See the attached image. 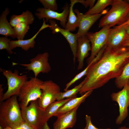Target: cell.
I'll return each instance as SVG.
<instances>
[{
	"label": "cell",
	"mask_w": 129,
	"mask_h": 129,
	"mask_svg": "<svg viewBox=\"0 0 129 129\" xmlns=\"http://www.w3.org/2000/svg\"></svg>",
	"instance_id": "cell-41"
},
{
	"label": "cell",
	"mask_w": 129,
	"mask_h": 129,
	"mask_svg": "<svg viewBox=\"0 0 129 129\" xmlns=\"http://www.w3.org/2000/svg\"><path fill=\"white\" fill-rule=\"evenodd\" d=\"M122 46L129 47V35H127Z\"/></svg>",
	"instance_id": "cell-33"
},
{
	"label": "cell",
	"mask_w": 129,
	"mask_h": 129,
	"mask_svg": "<svg viewBox=\"0 0 129 129\" xmlns=\"http://www.w3.org/2000/svg\"><path fill=\"white\" fill-rule=\"evenodd\" d=\"M69 7L68 4L66 3L63 8V11L61 13L44 8H38L36 10V12L35 13V15L39 20L45 18L46 22H48L53 19L59 20L61 26L65 28L69 13Z\"/></svg>",
	"instance_id": "cell-11"
},
{
	"label": "cell",
	"mask_w": 129,
	"mask_h": 129,
	"mask_svg": "<svg viewBox=\"0 0 129 129\" xmlns=\"http://www.w3.org/2000/svg\"><path fill=\"white\" fill-rule=\"evenodd\" d=\"M3 89L2 87V85H0V103L2 102L3 98L4 95Z\"/></svg>",
	"instance_id": "cell-34"
},
{
	"label": "cell",
	"mask_w": 129,
	"mask_h": 129,
	"mask_svg": "<svg viewBox=\"0 0 129 129\" xmlns=\"http://www.w3.org/2000/svg\"><path fill=\"white\" fill-rule=\"evenodd\" d=\"M3 129H13L12 128L9 126H7L4 128Z\"/></svg>",
	"instance_id": "cell-38"
},
{
	"label": "cell",
	"mask_w": 129,
	"mask_h": 129,
	"mask_svg": "<svg viewBox=\"0 0 129 129\" xmlns=\"http://www.w3.org/2000/svg\"><path fill=\"white\" fill-rule=\"evenodd\" d=\"M11 39L4 37H0V50L5 49L10 54H11L13 52L10 48L9 43Z\"/></svg>",
	"instance_id": "cell-29"
},
{
	"label": "cell",
	"mask_w": 129,
	"mask_h": 129,
	"mask_svg": "<svg viewBox=\"0 0 129 129\" xmlns=\"http://www.w3.org/2000/svg\"><path fill=\"white\" fill-rule=\"evenodd\" d=\"M75 4L79 3L81 4L85 7H90L92 8L94 5L96 0H74Z\"/></svg>",
	"instance_id": "cell-30"
},
{
	"label": "cell",
	"mask_w": 129,
	"mask_h": 129,
	"mask_svg": "<svg viewBox=\"0 0 129 129\" xmlns=\"http://www.w3.org/2000/svg\"><path fill=\"white\" fill-rule=\"evenodd\" d=\"M49 54L47 52L38 54L34 58L30 60V63L28 64H18L25 67L28 71H32L35 77L37 78L40 73H48L51 70V68L48 62Z\"/></svg>",
	"instance_id": "cell-10"
},
{
	"label": "cell",
	"mask_w": 129,
	"mask_h": 129,
	"mask_svg": "<svg viewBox=\"0 0 129 129\" xmlns=\"http://www.w3.org/2000/svg\"><path fill=\"white\" fill-rule=\"evenodd\" d=\"M113 101L117 102L119 107V114L115 120L116 124H121L128 116L129 107V86L127 85L122 89L111 95Z\"/></svg>",
	"instance_id": "cell-9"
},
{
	"label": "cell",
	"mask_w": 129,
	"mask_h": 129,
	"mask_svg": "<svg viewBox=\"0 0 129 129\" xmlns=\"http://www.w3.org/2000/svg\"></svg>",
	"instance_id": "cell-40"
},
{
	"label": "cell",
	"mask_w": 129,
	"mask_h": 129,
	"mask_svg": "<svg viewBox=\"0 0 129 129\" xmlns=\"http://www.w3.org/2000/svg\"><path fill=\"white\" fill-rule=\"evenodd\" d=\"M118 129H129V128H127L126 126H124L119 128Z\"/></svg>",
	"instance_id": "cell-37"
},
{
	"label": "cell",
	"mask_w": 129,
	"mask_h": 129,
	"mask_svg": "<svg viewBox=\"0 0 129 129\" xmlns=\"http://www.w3.org/2000/svg\"><path fill=\"white\" fill-rule=\"evenodd\" d=\"M43 82L38 78L33 77L24 83L17 95L21 108L27 107L30 102L40 98L42 93L41 86Z\"/></svg>",
	"instance_id": "cell-4"
},
{
	"label": "cell",
	"mask_w": 129,
	"mask_h": 129,
	"mask_svg": "<svg viewBox=\"0 0 129 129\" xmlns=\"http://www.w3.org/2000/svg\"><path fill=\"white\" fill-rule=\"evenodd\" d=\"M18 40H23L30 29L29 25L24 22L19 23L13 28Z\"/></svg>",
	"instance_id": "cell-27"
},
{
	"label": "cell",
	"mask_w": 129,
	"mask_h": 129,
	"mask_svg": "<svg viewBox=\"0 0 129 129\" xmlns=\"http://www.w3.org/2000/svg\"><path fill=\"white\" fill-rule=\"evenodd\" d=\"M2 74L6 78L8 88L4 94L2 101L6 100L12 96H17L20 89L27 80L26 74L21 76L18 75V71L17 70L13 72L11 70H6L0 69Z\"/></svg>",
	"instance_id": "cell-6"
},
{
	"label": "cell",
	"mask_w": 129,
	"mask_h": 129,
	"mask_svg": "<svg viewBox=\"0 0 129 129\" xmlns=\"http://www.w3.org/2000/svg\"><path fill=\"white\" fill-rule=\"evenodd\" d=\"M79 106L57 117L53 124L54 129H66L74 127L76 121V112Z\"/></svg>",
	"instance_id": "cell-15"
},
{
	"label": "cell",
	"mask_w": 129,
	"mask_h": 129,
	"mask_svg": "<svg viewBox=\"0 0 129 129\" xmlns=\"http://www.w3.org/2000/svg\"><path fill=\"white\" fill-rule=\"evenodd\" d=\"M113 0H98L95 4L89 9L85 14H100L105 10L107 6L111 5Z\"/></svg>",
	"instance_id": "cell-23"
},
{
	"label": "cell",
	"mask_w": 129,
	"mask_h": 129,
	"mask_svg": "<svg viewBox=\"0 0 129 129\" xmlns=\"http://www.w3.org/2000/svg\"><path fill=\"white\" fill-rule=\"evenodd\" d=\"M10 11L7 7L1 14L0 16V34L8 37H9L13 39L17 38L13 28L7 19V16Z\"/></svg>",
	"instance_id": "cell-19"
},
{
	"label": "cell",
	"mask_w": 129,
	"mask_h": 129,
	"mask_svg": "<svg viewBox=\"0 0 129 129\" xmlns=\"http://www.w3.org/2000/svg\"><path fill=\"white\" fill-rule=\"evenodd\" d=\"M74 12L79 19L78 30L76 33L78 38L86 35L96 22L102 15L106 14L108 11L105 10L101 13L96 14H83L77 9H75Z\"/></svg>",
	"instance_id": "cell-12"
},
{
	"label": "cell",
	"mask_w": 129,
	"mask_h": 129,
	"mask_svg": "<svg viewBox=\"0 0 129 129\" xmlns=\"http://www.w3.org/2000/svg\"><path fill=\"white\" fill-rule=\"evenodd\" d=\"M25 123L33 129H41L47 122L44 111L40 107L38 100L32 101L28 106L21 108Z\"/></svg>",
	"instance_id": "cell-5"
},
{
	"label": "cell",
	"mask_w": 129,
	"mask_h": 129,
	"mask_svg": "<svg viewBox=\"0 0 129 129\" xmlns=\"http://www.w3.org/2000/svg\"><path fill=\"white\" fill-rule=\"evenodd\" d=\"M85 81V79L79 84L75 86L73 88L68 90L64 92H60L56 99L57 101H59L64 99L65 98H69L76 97V94L79 92Z\"/></svg>",
	"instance_id": "cell-24"
},
{
	"label": "cell",
	"mask_w": 129,
	"mask_h": 129,
	"mask_svg": "<svg viewBox=\"0 0 129 129\" xmlns=\"http://www.w3.org/2000/svg\"><path fill=\"white\" fill-rule=\"evenodd\" d=\"M125 28L127 34L129 35V25L127 26Z\"/></svg>",
	"instance_id": "cell-36"
},
{
	"label": "cell",
	"mask_w": 129,
	"mask_h": 129,
	"mask_svg": "<svg viewBox=\"0 0 129 129\" xmlns=\"http://www.w3.org/2000/svg\"><path fill=\"white\" fill-rule=\"evenodd\" d=\"M43 24L36 34L31 38L27 40H11L9 43L10 49L12 51L16 47H20L25 51H28L30 48L34 47L36 43L35 38L39 33L42 30L47 27H49L50 25L47 24L45 19H43Z\"/></svg>",
	"instance_id": "cell-17"
},
{
	"label": "cell",
	"mask_w": 129,
	"mask_h": 129,
	"mask_svg": "<svg viewBox=\"0 0 129 129\" xmlns=\"http://www.w3.org/2000/svg\"><path fill=\"white\" fill-rule=\"evenodd\" d=\"M93 91V90L89 91L80 97H76L70 99L58 109L54 116L58 117L79 106L81 103L84 102L86 98L91 95Z\"/></svg>",
	"instance_id": "cell-18"
},
{
	"label": "cell",
	"mask_w": 129,
	"mask_h": 129,
	"mask_svg": "<svg viewBox=\"0 0 129 129\" xmlns=\"http://www.w3.org/2000/svg\"><path fill=\"white\" fill-rule=\"evenodd\" d=\"M17 96H12L0 103V124L3 128L9 126L16 129L25 123Z\"/></svg>",
	"instance_id": "cell-2"
},
{
	"label": "cell",
	"mask_w": 129,
	"mask_h": 129,
	"mask_svg": "<svg viewBox=\"0 0 129 129\" xmlns=\"http://www.w3.org/2000/svg\"><path fill=\"white\" fill-rule=\"evenodd\" d=\"M127 35L124 27L116 26L110 28L108 35L107 46L114 48L122 46Z\"/></svg>",
	"instance_id": "cell-16"
},
{
	"label": "cell",
	"mask_w": 129,
	"mask_h": 129,
	"mask_svg": "<svg viewBox=\"0 0 129 129\" xmlns=\"http://www.w3.org/2000/svg\"><path fill=\"white\" fill-rule=\"evenodd\" d=\"M41 88L42 93L38 101L40 107L44 111L48 106L56 100L60 92V88L51 80L43 81Z\"/></svg>",
	"instance_id": "cell-8"
},
{
	"label": "cell",
	"mask_w": 129,
	"mask_h": 129,
	"mask_svg": "<svg viewBox=\"0 0 129 129\" xmlns=\"http://www.w3.org/2000/svg\"><path fill=\"white\" fill-rule=\"evenodd\" d=\"M129 80V63L125 66L120 76L115 79V84L118 88L122 89L127 85Z\"/></svg>",
	"instance_id": "cell-25"
},
{
	"label": "cell",
	"mask_w": 129,
	"mask_h": 129,
	"mask_svg": "<svg viewBox=\"0 0 129 129\" xmlns=\"http://www.w3.org/2000/svg\"><path fill=\"white\" fill-rule=\"evenodd\" d=\"M86 126L84 129H110V128L99 129L96 127L92 123L90 116L86 115L85 116Z\"/></svg>",
	"instance_id": "cell-31"
},
{
	"label": "cell",
	"mask_w": 129,
	"mask_h": 129,
	"mask_svg": "<svg viewBox=\"0 0 129 129\" xmlns=\"http://www.w3.org/2000/svg\"><path fill=\"white\" fill-rule=\"evenodd\" d=\"M129 63V47L122 46L114 48L107 46L101 58L90 67L79 93L99 88L118 77Z\"/></svg>",
	"instance_id": "cell-1"
},
{
	"label": "cell",
	"mask_w": 129,
	"mask_h": 129,
	"mask_svg": "<svg viewBox=\"0 0 129 129\" xmlns=\"http://www.w3.org/2000/svg\"><path fill=\"white\" fill-rule=\"evenodd\" d=\"M39 1L45 9L55 11L58 10V6L56 0H39Z\"/></svg>",
	"instance_id": "cell-28"
},
{
	"label": "cell",
	"mask_w": 129,
	"mask_h": 129,
	"mask_svg": "<svg viewBox=\"0 0 129 129\" xmlns=\"http://www.w3.org/2000/svg\"><path fill=\"white\" fill-rule=\"evenodd\" d=\"M111 5V9L100 20L99 27L107 26L111 28L120 25L125 21L129 11L128 1L113 0Z\"/></svg>",
	"instance_id": "cell-3"
},
{
	"label": "cell",
	"mask_w": 129,
	"mask_h": 129,
	"mask_svg": "<svg viewBox=\"0 0 129 129\" xmlns=\"http://www.w3.org/2000/svg\"><path fill=\"white\" fill-rule=\"evenodd\" d=\"M127 85L129 86V80L128 81V84H127Z\"/></svg>",
	"instance_id": "cell-39"
},
{
	"label": "cell",
	"mask_w": 129,
	"mask_h": 129,
	"mask_svg": "<svg viewBox=\"0 0 129 129\" xmlns=\"http://www.w3.org/2000/svg\"><path fill=\"white\" fill-rule=\"evenodd\" d=\"M49 22L50 24L49 28L52 30V33L53 34L59 32L60 33L69 43L73 55V63L75 64L76 58L77 46L78 37L77 34L73 33L68 30L60 28L58 25L54 20H50Z\"/></svg>",
	"instance_id": "cell-13"
},
{
	"label": "cell",
	"mask_w": 129,
	"mask_h": 129,
	"mask_svg": "<svg viewBox=\"0 0 129 129\" xmlns=\"http://www.w3.org/2000/svg\"><path fill=\"white\" fill-rule=\"evenodd\" d=\"M110 28L108 26H105L98 32L94 33L88 32L86 35L91 46V55L87 60V65L90 63L100 50L107 45L108 35Z\"/></svg>",
	"instance_id": "cell-7"
},
{
	"label": "cell",
	"mask_w": 129,
	"mask_h": 129,
	"mask_svg": "<svg viewBox=\"0 0 129 129\" xmlns=\"http://www.w3.org/2000/svg\"><path fill=\"white\" fill-rule=\"evenodd\" d=\"M10 19L9 23L13 27L21 22L25 23L28 25L31 24L34 22V17L31 12L27 10L20 15H13Z\"/></svg>",
	"instance_id": "cell-20"
},
{
	"label": "cell",
	"mask_w": 129,
	"mask_h": 129,
	"mask_svg": "<svg viewBox=\"0 0 129 129\" xmlns=\"http://www.w3.org/2000/svg\"><path fill=\"white\" fill-rule=\"evenodd\" d=\"M74 98H66L61 100L57 101L49 105L44 111L47 121H48L51 117L54 116L59 108L67 102Z\"/></svg>",
	"instance_id": "cell-22"
},
{
	"label": "cell",
	"mask_w": 129,
	"mask_h": 129,
	"mask_svg": "<svg viewBox=\"0 0 129 129\" xmlns=\"http://www.w3.org/2000/svg\"><path fill=\"white\" fill-rule=\"evenodd\" d=\"M100 58V57L99 55H97L91 63L87 65V66L83 70L77 75L73 79L66 84V87L64 89V91H66L68 90V88L71 85L80 79L84 76L86 75L91 65L94 63L97 62L99 59Z\"/></svg>",
	"instance_id": "cell-26"
},
{
	"label": "cell",
	"mask_w": 129,
	"mask_h": 129,
	"mask_svg": "<svg viewBox=\"0 0 129 129\" xmlns=\"http://www.w3.org/2000/svg\"><path fill=\"white\" fill-rule=\"evenodd\" d=\"M70 5L69 7V12L68 22H66L65 29L71 32L75 31L77 27H78L79 19L75 15L73 7L75 4L74 0H70Z\"/></svg>",
	"instance_id": "cell-21"
},
{
	"label": "cell",
	"mask_w": 129,
	"mask_h": 129,
	"mask_svg": "<svg viewBox=\"0 0 129 129\" xmlns=\"http://www.w3.org/2000/svg\"><path fill=\"white\" fill-rule=\"evenodd\" d=\"M41 129H50L48 125L47 122L45 123Z\"/></svg>",
	"instance_id": "cell-35"
},
{
	"label": "cell",
	"mask_w": 129,
	"mask_h": 129,
	"mask_svg": "<svg viewBox=\"0 0 129 129\" xmlns=\"http://www.w3.org/2000/svg\"><path fill=\"white\" fill-rule=\"evenodd\" d=\"M129 2V0H128ZM129 25V11L127 14L126 19L125 22L122 24L117 26L118 27H125Z\"/></svg>",
	"instance_id": "cell-32"
},
{
	"label": "cell",
	"mask_w": 129,
	"mask_h": 129,
	"mask_svg": "<svg viewBox=\"0 0 129 129\" xmlns=\"http://www.w3.org/2000/svg\"><path fill=\"white\" fill-rule=\"evenodd\" d=\"M90 42L86 35L79 37L77 39V46L76 58L78 62V70L82 69L84 66V59L89 55L91 50Z\"/></svg>",
	"instance_id": "cell-14"
}]
</instances>
